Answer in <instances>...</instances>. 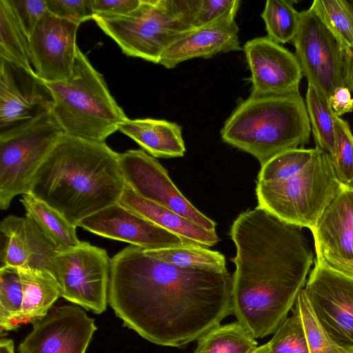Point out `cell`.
I'll return each instance as SVG.
<instances>
[{"label": "cell", "instance_id": "d6a6232c", "mask_svg": "<svg viewBox=\"0 0 353 353\" xmlns=\"http://www.w3.org/2000/svg\"><path fill=\"white\" fill-rule=\"evenodd\" d=\"M294 306L303 325L309 353H350L336 344L317 319L304 288Z\"/></svg>", "mask_w": 353, "mask_h": 353}, {"label": "cell", "instance_id": "8992f818", "mask_svg": "<svg viewBox=\"0 0 353 353\" xmlns=\"http://www.w3.org/2000/svg\"><path fill=\"white\" fill-rule=\"evenodd\" d=\"M316 152L302 170L273 176H258V207L281 221L311 230L343 183L331 156L316 146Z\"/></svg>", "mask_w": 353, "mask_h": 353}, {"label": "cell", "instance_id": "44dd1931", "mask_svg": "<svg viewBox=\"0 0 353 353\" xmlns=\"http://www.w3.org/2000/svg\"><path fill=\"white\" fill-rule=\"evenodd\" d=\"M119 130L154 157H181L185 152L182 128L175 122L154 119H128Z\"/></svg>", "mask_w": 353, "mask_h": 353}, {"label": "cell", "instance_id": "f35d334b", "mask_svg": "<svg viewBox=\"0 0 353 353\" xmlns=\"http://www.w3.org/2000/svg\"><path fill=\"white\" fill-rule=\"evenodd\" d=\"M328 103L336 117H340L353 111V98L345 86L337 88L328 98Z\"/></svg>", "mask_w": 353, "mask_h": 353}, {"label": "cell", "instance_id": "7c38bea8", "mask_svg": "<svg viewBox=\"0 0 353 353\" xmlns=\"http://www.w3.org/2000/svg\"><path fill=\"white\" fill-rule=\"evenodd\" d=\"M119 162L125 185L139 196L161 205L209 231L216 223L196 208L170 178L160 163L143 150L119 154Z\"/></svg>", "mask_w": 353, "mask_h": 353}, {"label": "cell", "instance_id": "2e32d148", "mask_svg": "<svg viewBox=\"0 0 353 353\" xmlns=\"http://www.w3.org/2000/svg\"><path fill=\"white\" fill-rule=\"evenodd\" d=\"M79 26L48 11L29 37L31 62L45 82L67 81L72 75L78 46Z\"/></svg>", "mask_w": 353, "mask_h": 353}, {"label": "cell", "instance_id": "9c48e42d", "mask_svg": "<svg viewBox=\"0 0 353 353\" xmlns=\"http://www.w3.org/2000/svg\"><path fill=\"white\" fill-rule=\"evenodd\" d=\"M110 263L107 252L88 242L58 251L48 272L57 282L61 296L96 314L108 303Z\"/></svg>", "mask_w": 353, "mask_h": 353}, {"label": "cell", "instance_id": "484cf974", "mask_svg": "<svg viewBox=\"0 0 353 353\" xmlns=\"http://www.w3.org/2000/svg\"><path fill=\"white\" fill-rule=\"evenodd\" d=\"M305 101L316 146L327 152L334 159L336 155L335 114L328 99L314 85L307 84Z\"/></svg>", "mask_w": 353, "mask_h": 353}, {"label": "cell", "instance_id": "6da1fadb", "mask_svg": "<svg viewBox=\"0 0 353 353\" xmlns=\"http://www.w3.org/2000/svg\"><path fill=\"white\" fill-rule=\"evenodd\" d=\"M108 303L145 339L180 347L232 313V277L226 267L181 268L131 245L111 259Z\"/></svg>", "mask_w": 353, "mask_h": 353}, {"label": "cell", "instance_id": "83f0119b", "mask_svg": "<svg viewBox=\"0 0 353 353\" xmlns=\"http://www.w3.org/2000/svg\"><path fill=\"white\" fill-rule=\"evenodd\" d=\"M296 1L268 0L261 17L265 25L267 37L279 44L292 41L299 24V12L293 4Z\"/></svg>", "mask_w": 353, "mask_h": 353}, {"label": "cell", "instance_id": "4316f807", "mask_svg": "<svg viewBox=\"0 0 353 353\" xmlns=\"http://www.w3.org/2000/svg\"><path fill=\"white\" fill-rule=\"evenodd\" d=\"M310 8L344 50L353 51V14L346 0H314Z\"/></svg>", "mask_w": 353, "mask_h": 353}, {"label": "cell", "instance_id": "e575fe53", "mask_svg": "<svg viewBox=\"0 0 353 353\" xmlns=\"http://www.w3.org/2000/svg\"><path fill=\"white\" fill-rule=\"evenodd\" d=\"M240 4L239 0H199L194 28L221 19L235 18Z\"/></svg>", "mask_w": 353, "mask_h": 353}, {"label": "cell", "instance_id": "5b68a950", "mask_svg": "<svg viewBox=\"0 0 353 353\" xmlns=\"http://www.w3.org/2000/svg\"><path fill=\"white\" fill-rule=\"evenodd\" d=\"M46 83L53 98L51 112L65 134L104 142L128 119L79 48L70 79Z\"/></svg>", "mask_w": 353, "mask_h": 353}, {"label": "cell", "instance_id": "d6986e66", "mask_svg": "<svg viewBox=\"0 0 353 353\" xmlns=\"http://www.w3.org/2000/svg\"><path fill=\"white\" fill-rule=\"evenodd\" d=\"M239 30L235 18L193 28L164 51L159 64L170 69L193 58H210L220 52L241 50Z\"/></svg>", "mask_w": 353, "mask_h": 353}, {"label": "cell", "instance_id": "7bdbcfd3", "mask_svg": "<svg viewBox=\"0 0 353 353\" xmlns=\"http://www.w3.org/2000/svg\"><path fill=\"white\" fill-rule=\"evenodd\" d=\"M346 2L353 14V0H346Z\"/></svg>", "mask_w": 353, "mask_h": 353}, {"label": "cell", "instance_id": "74e56055", "mask_svg": "<svg viewBox=\"0 0 353 353\" xmlns=\"http://www.w3.org/2000/svg\"><path fill=\"white\" fill-rule=\"evenodd\" d=\"M141 0H92L94 16L112 17L125 16L140 5Z\"/></svg>", "mask_w": 353, "mask_h": 353}, {"label": "cell", "instance_id": "7a4b0ae2", "mask_svg": "<svg viewBox=\"0 0 353 353\" xmlns=\"http://www.w3.org/2000/svg\"><path fill=\"white\" fill-rule=\"evenodd\" d=\"M230 236L232 310L238 322L256 339L274 334L293 309L314 262L300 228L256 207L240 214Z\"/></svg>", "mask_w": 353, "mask_h": 353}, {"label": "cell", "instance_id": "9a60e30c", "mask_svg": "<svg viewBox=\"0 0 353 353\" xmlns=\"http://www.w3.org/2000/svg\"><path fill=\"white\" fill-rule=\"evenodd\" d=\"M78 227L148 250L201 245L154 224L119 202L83 219Z\"/></svg>", "mask_w": 353, "mask_h": 353}, {"label": "cell", "instance_id": "4fadbf2b", "mask_svg": "<svg viewBox=\"0 0 353 353\" xmlns=\"http://www.w3.org/2000/svg\"><path fill=\"white\" fill-rule=\"evenodd\" d=\"M97 327L77 305L57 307L36 322L19 353H85Z\"/></svg>", "mask_w": 353, "mask_h": 353}, {"label": "cell", "instance_id": "8fae6325", "mask_svg": "<svg viewBox=\"0 0 353 353\" xmlns=\"http://www.w3.org/2000/svg\"><path fill=\"white\" fill-rule=\"evenodd\" d=\"M304 290L326 332L353 353V278L315 261Z\"/></svg>", "mask_w": 353, "mask_h": 353}, {"label": "cell", "instance_id": "52a82bcc", "mask_svg": "<svg viewBox=\"0 0 353 353\" xmlns=\"http://www.w3.org/2000/svg\"><path fill=\"white\" fill-rule=\"evenodd\" d=\"M199 0H141L122 17L94 16L97 26L123 54L158 63L164 51L194 28Z\"/></svg>", "mask_w": 353, "mask_h": 353}, {"label": "cell", "instance_id": "ac0fdd59", "mask_svg": "<svg viewBox=\"0 0 353 353\" xmlns=\"http://www.w3.org/2000/svg\"><path fill=\"white\" fill-rule=\"evenodd\" d=\"M310 230L316 261H353V186L343 185Z\"/></svg>", "mask_w": 353, "mask_h": 353}, {"label": "cell", "instance_id": "ab89813d", "mask_svg": "<svg viewBox=\"0 0 353 353\" xmlns=\"http://www.w3.org/2000/svg\"><path fill=\"white\" fill-rule=\"evenodd\" d=\"M343 85L353 92V51H343Z\"/></svg>", "mask_w": 353, "mask_h": 353}, {"label": "cell", "instance_id": "603a6c76", "mask_svg": "<svg viewBox=\"0 0 353 353\" xmlns=\"http://www.w3.org/2000/svg\"><path fill=\"white\" fill-rule=\"evenodd\" d=\"M21 202L26 216L32 220L58 251L79 245L77 226L68 222L61 214L30 193L22 195Z\"/></svg>", "mask_w": 353, "mask_h": 353}, {"label": "cell", "instance_id": "4dcf8cb0", "mask_svg": "<svg viewBox=\"0 0 353 353\" xmlns=\"http://www.w3.org/2000/svg\"><path fill=\"white\" fill-rule=\"evenodd\" d=\"M23 285L18 268L1 266L0 268V330H15L14 323L21 309Z\"/></svg>", "mask_w": 353, "mask_h": 353}, {"label": "cell", "instance_id": "d590c367", "mask_svg": "<svg viewBox=\"0 0 353 353\" xmlns=\"http://www.w3.org/2000/svg\"><path fill=\"white\" fill-rule=\"evenodd\" d=\"M48 11L78 26L93 19L92 0H46Z\"/></svg>", "mask_w": 353, "mask_h": 353}, {"label": "cell", "instance_id": "30bf717a", "mask_svg": "<svg viewBox=\"0 0 353 353\" xmlns=\"http://www.w3.org/2000/svg\"><path fill=\"white\" fill-rule=\"evenodd\" d=\"M307 84L328 99L343 85V51L330 32L310 9L299 12V24L292 41Z\"/></svg>", "mask_w": 353, "mask_h": 353}, {"label": "cell", "instance_id": "5bb4252c", "mask_svg": "<svg viewBox=\"0 0 353 353\" xmlns=\"http://www.w3.org/2000/svg\"><path fill=\"white\" fill-rule=\"evenodd\" d=\"M53 106L46 82L34 71L0 58V130L18 126Z\"/></svg>", "mask_w": 353, "mask_h": 353}, {"label": "cell", "instance_id": "ffe728a7", "mask_svg": "<svg viewBox=\"0 0 353 353\" xmlns=\"http://www.w3.org/2000/svg\"><path fill=\"white\" fill-rule=\"evenodd\" d=\"M119 203L154 224L204 247L219 241L216 232L209 231L176 212L147 200L125 185Z\"/></svg>", "mask_w": 353, "mask_h": 353}, {"label": "cell", "instance_id": "d4e9b609", "mask_svg": "<svg viewBox=\"0 0 353 353\" xmlns=\"http://www.w3.org/2000/svg\"><path fill=\"white\" fill-rule=\"evenodd\" d=\"M197 341L194 353H250L258 346L256 339L237 321L214 327Z\"/></svg>", "mask_w": 353, "mask_h": 353}, {"label": "cell", "instance_id": "3957f363", "mask_svg": "<svg viewBox=\"0 0 353 353\" xmlns=\"http://www.w3.org/2000/svg\"><path fill=\"white\" fill-rule=\"evenodd\" d=\"M119 155L105 142L63 134L37 170L29 193L78 227L119 202L126 185Z\"/></svg>", "mask_w": 353, "mask_h": 353}, {"label": "cell", "instance_id": "f546056e", "mask_svg": "<svg viewBox=\"0 0 353 353\" xmlns=\"http://www.w3.org/2000/svg\"><path fill=\"white\" fill-rule=\"evenodd\" d=\"M250 353H309L301 318L295 306L266 343Z\"/></svg>", "mask_w": 353, "mask_h": 353}, {"label": "cell", "instance_id": "ba28073f", "mask_svg": "<svg viewBox=\"0 0 353 353\" xmlns=\"http://www.w3.org/2000/svg\"><path fill=\"white\" fill-rule=\"evenodd\" d=\"M65 134L51 111L0 132V208L30 192L33 177Z\"/></svg>", "mask_w": 353, "mask_h": 353}, {"label": "cell", "instance_id": "277c9868", "mask_svg": "<svg viewBox=\"0 0 353 353\" xmlns=\"http://www.w3.org/2000/svg\"><path fill=\"white\" fill-rule=\"evenodd\" d=\"M220 132L225 143L252 154L261 167L276 155L307 143L311 126L299 92L250 94L237 105Z\"/></svg>", "mask_w": 353, "mask_h": 353}, {"label": "cell", "instance_id": "f1b7e54d", "mask_svg": "<svg viewBox=\"0 0 353 353\" xmlns=\"http://www.w3.org/2000/svg\"><path fill=\"white\" fill-rule=\"evenodd\" d=\"M0 230L3 236L1 266L26 267L30 250L26 217L14 215L5 217L1 223Z\"/></svg>", "mask_w": 353, "mask_h": 353}, {"label": "cell", "instance_id": "60d3db41", "mask_svg": "<svg viewBox=\"0 0 353 353\" xmlns=\"http://www.w3.org/2000/svg\"><path fill=\"white\" fill-rule=\"evenodd\" d=\"M317 262V261H316ZM320 263V262H319ZM325 266L336 270L347 276L353 278V261L352 262H328L321 263Z\"/></svg>", "mask_w": 353, "mask_h": 353}, {"label": "cell", "instance_id": "b9f144b4", "mask_svg": "<svg viewBox=\"0 0 353 353\" xmlns=\"http://www.w3.org/2000/svg\"><path fill=\"white\" fill-rule=\"evenodd\" d=\"M0 353H14L13 340L2 338L0 341Z\"/></svg>", "mask_w": 353, "mask_h": 353}, {"label": "cell", "instance_id": "e0dca14e", "mask_svg": "<svg viewBox=\"0 0 353 353\" xmlns=\"http://www.w3.org/2000/svg\"><path fill=\"white\" fill-rule=\"evenodd\" d=\"M243 50L251 72L252 95L299 92L303 76L295 55L266 37L248 41Z\"/></svg>", "mask_w": 353, "mask_h": 353}, {"label": "cell", "instance_id": "7402d4cb", "mask_svg": "<svg viewBox=\"0 0 353 353\" xmlns=\"http://www.w3.org/2000/svg\"><path fill=\"white\" fill-rule=\"evenodd\" d=\"M23 285L21 309L14 327L36 323L44 318L54 302L61 296L53 276L46 270L28 268H19Z\"/></svg>", "mask_w": 353, "mask_h": 353}, {"label": "cell", "instance_id": "8d00e7d4", "mask_svg": "<svg viewBox=\"0 0 353 353\" xmlns=\"http://www.w3.org/2000/svg\"><path fill=\"white\" fill-rule=\"evenodd\" d=\"M21 26L30 37L36 26L48 12L46 0H7Z\"/></svg>", "mask_w": 353, "mask_h": 353}, {"label": "cell", "instance_id": "cb8c5ba5", "mask_svg": "<svg viewBox=\"0 0 353 353\" xmlns=\"http://www.w3.org/2000/svg\"><path fill=\"white\" fill-rule=\"evenodd\" d=\"M0 58L34 71L29 37L7 0H0Z\"/></svg>", "mask_w": 353, "mask_h": 353}, {"label": "cell", "instance_id": "1f68e13d", "mask_svg": "<svg viewBox=\"0 0 353 353\" xmlns=\"http://www.w3.org/2000/svg\"><path fill=\"white\" fill-rule=\"evenodd\" d=\"M149 252L154 257L181 268L219 269L225 267L224 255L202 245L171 248Z\"/></svg>", "mask_w": 353, "mask_h": 353}, {"label": "cell", "instance_id": "836d02e7", "mask_svg": "<svg viewBox=\"0 0 353 353\" xmlns=\"http://www.w3.org/2000/svg\"><path fill=\"white\" fill-rule=\"evenodd\" d=\"M336 155L332 159L334 167L342 183L353 181V134L349 124L334 116Z\"/></svg>", "mask_w": 353, "mask_h": 353}]
</instances>
